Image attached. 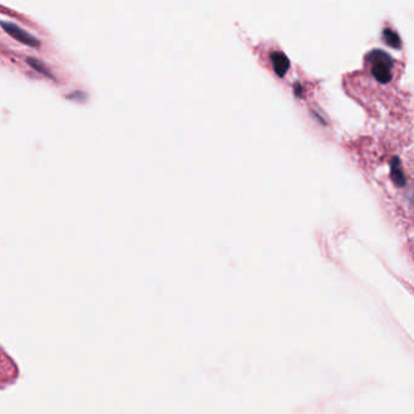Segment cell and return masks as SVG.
I'll return each mask as SVG.
<instances>
[{
  "instance_id": "obj_1",
  "label": "cell",
  "mask_w": 414,
  "mask_h": 414,
  "mask_svg": "<svg viewBox=\"0 0 414 414\" xmlns=\"http://www.w3.org/2000/svg\"><path fill=\"white\" fill-rule=\"evenodd\" d=\"M368 60L372 61V73L380 83H388L391 79V69L394 66L393 60L389 55L381 50H373L368 55Z\"/></svg>"
},
{
  "instance_id": "obj_2",
  "label": "cell",
  "mask_w": 414,
  "mask_h": 414,
  "mask_svg": "<svg viewBox=\"0 0 414 414\" xmlns=\"http://www.w3.org/2000/svg\"><path fill=\"white\" fill-rule=\"evenodd\" d=\"M20 377L15 361L0 346V390L14 384Z\"/></svg>"
},
{
  "instance_id": "obj_3",
  "label": "cell",
  "mask_w": 414,
  "mask_h": 414,
  "mask_svg": "<svg viewBox=\"0 0 414 414\" xmlns=\"http://www.w3.org/2000/svg\"><path fill=\"white\" fill-rule=\"evenodd\" d=\"M0 26L3 27V30H6L8 35H11L12 38H15L17 42H20L22 44L35 46V48L39 46L40 42L35 38V35H30L27 30H22L21 27L15 25V24L3 21V22H0Z\"/></svg>"
},
{
  "instance_id": "obj_4",
  "label": "cell",
  "mask_w": 414,
  "mask_h": 414,
  "mask_svg": "<svg viewBox=\"0 0 414 414\" xmlns=\"http://www.w3.org/2000/svg\"><path fill=\"white\" fill-rule=\"evenodd\" d=\"M272 64L273 69L276 71V73L280 77H283L286 74L287 71L289 69V60L286 55L281 53V51H276L271 55Z\"/></svg>"
},
{
  "instance_id": "obj_5",
  "label": "cell",
  "mask_w": 414,
  "mask_h": 414,
  "mask_svg": "<svg viewBox=\"0 0 414 414\" xmlns=\"http://www.w3.org/2000/svg\"><path fill=\"white\" fill-rule=\"evenodd\" d=\"M391 174H393V179H394V181L397 186L402 188V186L406 185V179H404V172H402V169H401L399 159L397 157H395L394 159H393Z\"/></svg>"
},
{
  "instance_id": "obj_6",
  "label": "cell",
  "mask_w": 414,
  "mask_h": 414,
  "mask_svg": "<svg viewBox=\"0 0 414 414\" xmlns=\"http://www.w3.org/2000/svg\"><path fill=\"white\" fill-rule=\"evenodd\" d=\"M383 37H384V40L390 45V46H394V48H399V45H401V42H399V37L395 30H390V28H386L383 32Z\"/></svg>"
},
{
  "instance_id": "obj_7",
  "label": "cell",
  "mask_w": 414,
  "mask_h": 414,
  "mask_svg": "<svg viewBox=\"0 0 414 414\" xmlns=\"http://www.w3.org/2000/svg\"><path fill=\"white\" fill-rule=\"evenodd\" d=\"M27 62H28V64H30V66H32V67H33V69H35V71H38V72H40V73L46 74V75H49V72L46 71V67H45L44 64H42L40 61H38V60L32 59V57H28V59H27Z\"/></svg>"
}]
</instances>
